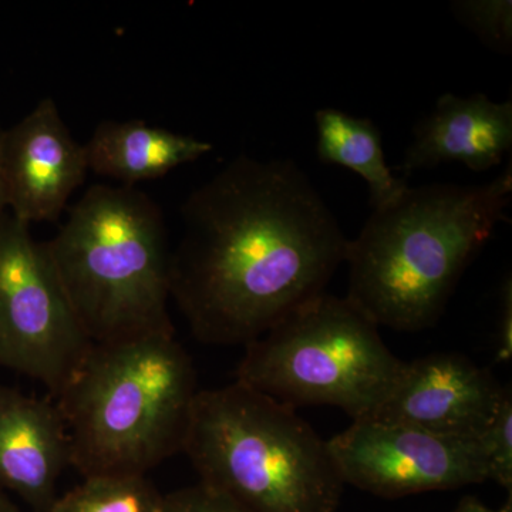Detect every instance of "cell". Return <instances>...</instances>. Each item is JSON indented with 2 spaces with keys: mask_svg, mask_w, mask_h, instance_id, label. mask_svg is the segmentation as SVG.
I'll list each match as a JSON object with an SVG mask.
<instances>
[{
  "mask_svg": "<svg viewBox=\"0 0 512 512\" xmlns=\"http://www.w3.org/2000/svg\"><path fill=\"white\" fill-rule=\"evenodd\" d=\"M170 293L205 345L247 346L325 293L349 239L295 161L239 156L191 192Z\"/></svg>",
  "mask_w": 512,
  "mask_h": 512,
  "instance_id": "cell-1",
  "label": "cell"
},
{
  "mask_svg": "<svg viewBox=\"0 0 512 512\" xmlns=\"http://www.w3.org/2000/svg\"><path fill=\"white\" fill-rule=\"evenodd\" d=\"M511 200V163L485 184L407 188L349 239L346 299L379 328H431L497 225L510 222Z\"/></svg>",
  "mask_w": 512,
  "mask_h": 512,
  "instance_id": "cell-2",
  "label": "cell"
},
{
  "mask_svg": "<svg viewBox=\"0 0 512 512\" xmlns=\"http://www.w3.org/2000/svg\"><path fill=\"white\" fill-rule=\"evenodd\" d=\"M200 390L175 332L93 343L56 394L83 477L146 476L183 451Z\"/></svg>",
  "mask_w": 512,
  "mask_h": 512,
  "instance_id": "cell-3",
  "label": "cell"
},
{
  "mask_svg": "<svg viewBox=\"0 0 512 512\" xmlns=\"http://www.w3.org/2000/svg\"><path fill=\"white\" fill-rule=\"evenodd\" d=\"M43 245L92 343L175 332L167 227L146 192L93 185Z\"/></svg>",
  "mask_w": 512,
  "mask_h": 512,
  "instance_id": "cell-4",
  "label": "cell"
},
{
  "mask_svg": "<svg viewBox=\"0 0 512 512\" xmlns=\"http://www.w3.org/2000/svg\"><path fill=\"white\" fill-rule=\"evenodd\" d=\"M183 453L201 484L248 512H336L342 500L328 440L293 407L237 380L198 392Z\"/></svg>",
  "mask_w": 512,
  "mask_h": 512,
  "instance_id": "cell-5",
  "label": "cell"
},
{
  "mask_svg": "<svg viewBox=\"0 0 512 512\" xmlns=\"http://www.w3.org/2000/svg\"><path fill=\"white\" fill-rule=\"evenodd\" d=\"M379 326L352 302L316 296L245 346L237 382L291 406L372 416L402 373Z\"/></svg>",
  "mask_w": 512,
  "mask_h": 512,
  "instance_id": "cell-6",
  "label": "cell"
},
{
  "mask_svg": "<svg viewBox=\"0 0 512 512\" xmlns=\"http://www.w3.org/2000/svg\"><path fill=\"white\" fill-rule=\"evenodd\" d=\"M45 245L10 212L0 215V366L35 379L50 397L89 352Z\"/></svg>",
  "mask_w": 512,
  "mask_h": 512,
  "instance_id": "cell-7",
  "label": "cell"
},
{
  "mask_svg": "<svg viewBox=\"0 0 512 512\" xmlns=\"http://www.w3.org/2000/svg\"><path fill=\"white\" fill-rule=\"evenodd\" d=\"M328 446L343 483L380 498L457 490L488 480L477 440L404 424L355 420Z\"/></svg>",
  "mask_w": 512,
  "mask_h": 512,
  "instance_id": "cell-8",
  "label": "cell"
},
{
  "mask_svg": "<svg viewBox=\"0 0 512 512\" xmlns=\"http://www.w3.org/2000/svg\"><path fill=\"white\" fill-rule=\"evenodd\" d=\"M507 387L461 353H431L404 362L402 373L366 419L404 424L439 436L477 440Z\"/></svg>",
  "mask_w": 512,
  "mask_h": 512,
  "instance_id": "cell-9",
  "label": "cell"
},
{
  "mask_svg": "<svg viewBox=\"0 0 512 512\" xmlns=\"http://www.w3.org/2000/svg\"><path fill=\"white\" fill-rule=\"evenodd\" d=\"M0 163L6 210L28 225L56 220L89 173L84 144L50 97L3 130Z\"/></svg>",
  "mask_w": 512,
  "mask_h": 512,
  "instance_id": "cell-10",
  "label": "cell"
},
{
  "mask_svg": "<svg viewBox=\"0 0 512 512\" xmlns=\"http://www.w3.org/2000/svg\"><path fill=\"white\" fill-rule=\"evenodd\" d=\"M70 457L69 433L55 399L0 384V490L18 495L33 512H49Z\"/></svg>",
  "mask_w": 512,
  "mask_h": 512,
  "instance_id": "cell-11",
  "label": "cell"
},
{
  "mask_svg": "<svg viewBox=\"0 0 512 512\" xmlns=\"http://www.w3.org/2000/svg\"><path fill=\"white\" fill-rule=\"evenodd\" d=\"M512 147V101L495 103L485 94H443L414 128V140L397 170L409 175L444 163L483 173L503 163Z\"/></svg>",
  "mask_w": 512,
  "mask_h": 512,
  "instance_id": "cell-12",
  "label": "cell"
},
{
  "mask_svg": "<svg viewBox=\"0 0 512 512\" xmlns=\"http://www.w3.org/2000/svg\"><path fill=\"white\" fill-rule=\"evenodd\" d=\"M89 171L134 187L210 154L211 143L140 120L103 121L84 144Z\"/></svg>",
  "mask_w": 512,
  "mask_h": 512,
  "instance_id": "cell-13",
  "label": "cell"
},
{
  "mask_svg": "<svg viewBox=\"0 0 512 512\" xmlns=\"http://www.w3.org/2000/svg\"><path fill=\"white\" fill-rule=\"evenodd\" d=\"M318 158L359 174L369 187L373 210L392 204L409 188L406 178L394 177L384 157L382 134L370 119H359L336 109L315 113Z\"/></svg>",
  "mask_w": 512,
  "mask_h": 512,
  "instance_id": "cell-14",
  "label": "cell"
},
{
  "mask_svg": "<svg viewBox=\"0 0 512 512\" xmlns=\"http://www.w3.org/2000/svg\"><path fill=\"white\" fill-rule=\"evenodd\" d=\"M164 495L146 476H92L59 495L49 512H163Z\"/></svg>",
  "mask_w": 512,
  "mask_h": 512,
  "instance_id": "cell-15",
  "label": "cell"
},
{
  "mask_svg": "<svg viewBox=\"0 0 512 512\" xmlns=\"http://www.w3.org/2000/svg\"><path fill=\"white\" fill-rule=\"evenodd\" d=\"M454 16L490 49L504 55L512 50L511 0H458L451 3Z\"/></svg>",
  "mask_w": 512,
  "mask_h": 512,
  "instance_id": "cell-16",
  "label": "cell"
},
{
  "mask_svg": "<svg viewBox=\"0 0 512 512\" xmlns=\"http://www.w3.org/2000/svg\"><path fill=\"white\" fill-rule=\"evenodd\" d=\"M478 447L493 480L511 493L512 488V394L510 387L495 410L493 419L478 436Z\"/></svg>",
  "mask_w": 512,
  "mask_h": 512,
  "instance_id": "cell-17",
  "label": "cell"
},
{
  "mask_svg": "<svg viewBox=\"0 0 512 512\" xmlns=\"http://www.w3.org/2000/svg\"><path fill=\"white\" fill-rule=\"evenodd\" d=\"M163 512H248L207 485L198 483L164 495Z\"/></svg>",
  "mask_w": 512,
  "mask_h": 512,
  "instance_id": "cell-18",
  "label": "cell"
},
{
  "mask_svg": "<svg viewBox=\"0 0 512 512\" xmlns=\"http://www.w3.org/2000/svg\"><path fill=\"white\" fill-rule=\"evenodd\" d=\"M497 359L510 362L512 359V282L505 278L501 286L500 308H498Z\"/></svg>",
  "mask_w": 512,
  "mask_h": 512,
  "instance_id": "cell-19",
  "label": "cell"
},
{
  "mask_svg": "<svg viewBox=\"0 0 512 512\" xmlns=\"http://www.w3.org/2000/svg\"><path fill=\"white\" fill-rule=\"evenodd\" d=\"M454 512H512V498L510 495V498H508L507 503H505L503 507L494 510V508H490L488 505L481 503L477 497L467 495V497L461 498Z\"/></svg>",
  "mask_w": 512,
  "mask_h": 512,
  "instance_id": "cell-20",
  "label": "cell"
},
{
  "mask_svg": "<svg viewBox=\"0 0 512 512\" xmlns=\"http://www.w3.org/2000/svg\"><path fill=\"white\" fill-rule=\"evenodd\" d=\"M0 512H20L18 505L3 490H0Z\"/></svg>",
  "mask_w": 512,
  "mask_h": 512,
  "instance_id": "cell-21",
  "label": "cell"
},
{
  "mask_svg": "<svg viewBox=\"0 0 512 512\" xmlns=\"http://www.w3.org/2000/svg\"><path fill=\"white\" fill-rule=\"evenodd\" d=\"M3 130H0V148H2ZM6 212L5 187H3L2 163H0V215Z\"/></svg>",
  "mask_w": 512,
  "mask_h": 512,
  "instance_id": "cell-22",
  "label": "cell"
}]
</instances>
